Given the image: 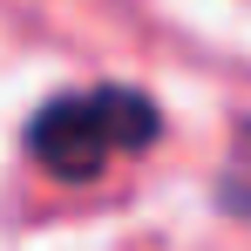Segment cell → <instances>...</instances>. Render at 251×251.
Masks as SVG:
<instances>
[{"label": "cell", "instance_id": "obj_2", "mask_svg": "<svg viewBox=\"0 0 251 251\" xmlns=\"http://www.w3.org/2000/svg\"><path fill=\"white\" fill-rule=\"evenodd\" d=\"M217 204L231 210V217H251V116L238 123V136H231V163L217 176Z\"/></svg>", "mask_w": 251, "mask_h": 251}, {"label": "cell", "instance_id": "obj_1", "mask_svg": "<svg viewBox=\"0 0 251 251\" xmlns=\"http://www.w3.org/2000/svg\"><path fill=\"white\" fill-rule=\"evenodd\" d=\"M156 129H163V116H156L150 95L109 82V88H82V95H54L48 109H34L27 156L61 183H95L109 170V156L150 150Z\"/></svg>", "mask_w": 251, "mask_h": 251}]
</instances>
